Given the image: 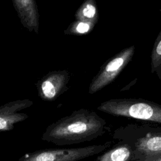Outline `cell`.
Returning <instances> with one entry per match:
<instances>
[{
  "instance_id": "2",
  "label": "cell",
  "mask_w": 161,
  "mask_h": 161,
  "mask_svg": "<svg viewBox=\"0 0 161 161\" xmlns=\"http://www.w3.org/2000/svg\"><path fill=\"white\" fill-rule=\"evenodd\" d=\"M148 123L128 125L117 128L113 138L130 143L137 158L161 153V125Z\"/></svg>"
},
{
  "instance_id": "3",
  "label": "cell",
  "mask_w": 161,
  "mask_h": 161,
  "mask_svg": "<svg viewBox=\"0 0 161 161\" xmlns=\"http://www.w3.org/2000/svg\"><path fill=\"white\" fill-rule=\"evenodd\" d=\"M97 109L115 116L161 125V106L153 103L133 99L110 100L101 104Z\"/></svg>"
},
{
  "instance_id": "5",
  "label": "cell",
  "mask_w": 161,
  "mask_h": 161,
  "mask_svg": "<svg viewBox=\"0 0 161 161\" xmlns=\"http://www.w3.org/2000/svg\"><path fill=\"white\" fill-rule=\"evenodd\" d=\"M33 104L28 99H18L0 106V132L12 130L14 125L25 121L29 116L19 111L28 108Z\"/></svg>"
},
{
  "instance_id": "8",
  "label": "cell",
  "mask_w": 161,
  "mask_h": 161,
  "mask_svg": "<svg viewBox=\"0 0 161 161\" xmlns=\"http://www.w3.org/2000/svg\"><path fill=\"white\" fill-rule=\"evenodd\" d=\"M133 147L129 143L120 141L111 148L97 157L96 161H136Z\"/></svg>"
},
{
  "instance_id": "10",
  "label": "cell",
  "mask_w": 161,
  "mask_h": 161,
  "mask_svg": "<svg viewBox=\"0 0 161 161\" xmlns=\"http://www.w3.org/2000/svg\"><path fill=\"white\" fill-rule=\"evenodd\" d=\"M136 161H161V153L152 155L140 157L137 158Z\"/></svg>"
},
{
  "instance_id": "13",
  "label": "cell",
  "mask_w": 161,
  "mask_h": 161,
  "mask_svg": "<svg viewBox=\"0 0 161 161\" xmlns=\"http://www.w3.org/2000/svg\"><path fill=\"white\" fill-rule=\"evenodd\" d=\"M157 53L158 55H161V40L160 41L159 43H158V45H157Z\"/></svg>"
},
{
  "instance_id": "12",
  "label": "cell",
  "mask_w": 161,
  "mask_h": 161,
  "mask_svg": "<svg viewBox=\"0 0 161 161\" xmlns=\"http://www.w3.org/2000/svg\"><path fill=\"white\" fill-rule=\"evenodd\" d=\"M77 31L80 33L87 32L89 29V26L88 24L85 23H80L77 26Z\"/></svg>"
},
{
  "instance_id": "7",
  "label": "cell",
  "mask_w": 161,
  "mask_h": 161,
  "mask_svg": "<svg viewBox=\"0 0 161 161\" xmlns=\"http://www.w3.org/2000/svg\"><path fill=\"white\" fill-rule=\"evenodd\" d=\"M18 14L20 22L30 32L38 34L39 31V18L36 0H11Z\"/></svg>"
},
{
  "instance_id": "11",
  "label": "cell",
  "mask_w": 161,
  "mask_h": 161,
  "mask_svg": "<svg viewBox=\"0 0 161 161\" xmlns=\"http://www.w3.org/2000/svg\"><path fill=\"white\" fill-rule=\"evenodd\" d=\"M96 13V9L94 6L91 4H87L86 7L83 9V14L87 18H92Z\"/></svg>"
},
{
  "instance_id": "4",
  "label": "cell",
  "mask_w": 161,
  "mask_h": 161,
  "mask_svg": "<svg viewBox=\"0 0 161 161\" xmlns=\"http://www.w3.org/2000/svg\"><path fill=\"white\" fill-rule=\"evenodd\" d=\"M112 144H103L71 148H46L27 153L16 161H79L104 152Z\"/></svg>"
},
{
  "instance_id": "6",
  "label": "cell",
  "mask_w": 161,
  "mask_h": 161,
  "mask_svg": "<svg viewBox=\"0 0 161 161\" xmlns=\"http://www.w3.org/2000/svg\"><path fill=\"white\" fill-rule=\"evenodd\" d=\"M65 76L62 72H51L35 83L38 96L43 101H54L64 91Z\"/></svg>"
},
{
  "instance_id": "9",
  "label": "cell",
  "mask_w": 161,
  "mask_h": 161,
  "mask_svg": "<svg viewBox=\"0 0 161 161\" xmlns=\"http://www.w3.org/2000/svg\"><path fill=\"white\" fill-rule=\"evenodd\" d=\"M123 59L122 58H116L112 60L106 67V70L108 72L114 71L118 69L123 64Z\"/></svg>"
},
{
  "instance_id": "1",
  "label": "cell",
  "mask_w": 161,
  "mask_h": 161,
  "mask_svg": "<svg viewBox=\"0 0 161 161\" xmlns=\"http://www.w3.org/2000/svg\"><path fill=\"white\" fill-rule=\"evenodd\" d=\"M106 121L94 111L79 109L47 126L41 139L56 145H70L89 142L103 135Z\"/></svg>"
}]
</instances>
